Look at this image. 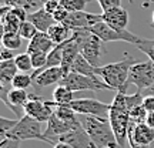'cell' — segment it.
<instances>
[{"instance_id":"cell-25","label":"cell","mask_w":154,"mask_h":148,"mask_svg":"<svg viewBox=\"0 0 154 148\" xmlns=\"http://www.w3.org/2000/svg\"><path fill=\"white\" fill-rule=\"evenodd\" d=\"M73 91L63 84H57L53 90V101L56 105H67L73 101Z\"/></svg>"},{"instance_id":"cell-7","label":"cell","mask_w":154,"mask_h":148,"mask_svg":"<svg viewBox=\"0 0 154 148\" xmlns=\"http://www.w3.org/2000/svg\"><path fill=\"white\" fill-rule=\"evenodd\" d=\"M91 33H94L97 37L103 40V43H110V41H126V43H131L134 46H137L138 43L143 41V38L138 37L137 34L131 33L128 30L124 32H117L114 29H111L107 23L100 22L97 24H94L93 27L88 29Z\"/></svg>"},{"instance_id":"cell-24","label":"cell","mask_w":154,"mask_h":148,"mask_svg":"<svg viewBox=\"0 0 154 148\" xmlns=\"http://www.w3.org/2000/svg\"><path fill=\"white\" fill-rule=\"evenodd\" d=\"M17 71H19V68H17L14 60L2 61L0 63V83L2 84H11Z\"/></svg>"},{"instance_id":"cell-1","label":"cell","mask_w":154,"mask_h":148,"mask_svg":"<svg viewBox=\"0 0 154 148\" xmlns=\"http://www.w3.org/2000/svg\"><path fill=\"white\" fill-rule=\"evenodd\" d=\"M143 91L138 90L133 95H127L126 93L117 91L114 100L111 103L110 113H109V121L117 138V143L123 148H126V143H128V128L131 124L130 120V111L136 105L143 104Z\"/></svg>"},{"instance_id":"cell-12","label":"cell","mask_w":154,"mask_h":148,"mask_svg":"<svg viewBox=\"0 0 154 148\" xmlns=\"http://www.w3.org/2000/svg\"><path fill=\"white\" fill-rule=\"evenodd\" d=\"M103 22V14H94V13H88V11H74L70 13L67 20L63 24L67 26L72 32L74 30H84V29L93 27L94 24Z\"/></svg>"},{"instance_id":"cell-38","label":"cell","mask_w":154,"mask_h":148,"mask_svg":"<svg viewBox=\"0 0 154 148\" xmlns=\"http://www.w3.org/2000/svg\"><path fill=\"white\" fill-rule=\"evenodd\" d=\"M59 6H60V2H59V0H47V2H44L43 9L47 11V13L53 14V13L59 9Z\"/></svg>"},{"instance_id":"cell-43","label":"cell","mask_w":154,"mask_h":148,"mask_svg":"<svg viewBox=\"0 0 154 148\" xmlns=\"http://www.w3.org/2000/svg\"><path fill=\"white\" fill-rule=\"evenodd\" d=\"M53 148H73L72 145H69V144H66V143H56L54 145H53Z\"/></svg>"},{"instance_id":"cell-29","label":"cell","mask_w":154,"mask_h":148,"mask_svg":"<svg viewBox=\"0 0 154 148\" xmlns=\"http://www.w3.org/2000/svg\"><path fill=\"white\" fill-rule=\"evenodd\" d=\"M33 84V77L27 73H17L16 77L11 81V87L17 90H27Z\"/></svg>"},{"instance_id":"cell-41","label":"cell","mask_w":154,"mask_h":148,"mask_svg":"<svg viewBox=\"0 0 154 148\" xmlns=\"http://www.w3.org/2000/svg\"><path fill=\"white\" fill-rule=\"evenodd\" d=\"M0 148H20V141L6 138V140H2V145H0Z\"/></svg>"},{"instance_id":"cell-27","label":"cell","mask_w":154,"mask_h":148,"mask_svg":"<svg viewBox=\"0 0 154 148\" xmlns=\"http://www.w3.org/2000/svg\"><path fill=\"white\" fill-rule=\"evenodd\" d=\"M61 63H63V43L54 46V49L47 54V63H46L44 70L51 68V67H61Z\"/></svg>"},{"instance_id":"cell-36","label":"cell","mask_w":154,"mask_h":148,"mask_svg":"<svg viewBox=\"0 0 154 148\" xmlns=\"http://www.w3.org/2000/svg\"><path fill=\"white\" fill-rule=\"evenodd\" d=\"M69 11L64 9V7H61V6H59V9L53 13V19H54L56 23H64L67 20V17H69Z\"/></svg>"},{"instance_id":"cell-39","label":"cell","mask_w":154,"mask_h":148,"mask_svg":"<svg viewBox=\"0 0 154 148\" xmlns=\"http://www.w3.org/2000/svg\"><path fill=\"white\" fill-rule=\"evenodd\" d=\"M143 105L147 110V113H154V95L153 94H147L143 98Z\"/></svg>"},{"instance_id":"cell-13","label":"cell","mask_w":154,"mask_h":148,"mask_svg":"<svg viewBox=\"0 0 154 148\" xmlns=\"http://www.w3.org/2000/svg\"><path fill=\"white\" fill-rule=\"evenodd\" d=\"M80 125V122L77 124H70L66 121H61L60 118H57L53 113V115L50 117V120L47 121V127H46V131H44V141L46 143L54 145L59 141V137L69 132L70 130H73L74 127Z\"/></svg>"},{"instance_id":"cell-4","label":"cell","mask_w":154,"mask_h":148,"mask_svg":"<svg viewBox=\"0 0 154 148\" xmlns=\"http://www.w3.org/2000/svg\"><path fill=\"white\" fill-rule=\"evenodd\" d=\"M76 38V41L80 46V53H82L88 63H91L94 67H101V59L104 53L103 47V40L97 37L94 33H91L88 29L84 30H74L72 34Z\"/></svg>"},{"instance_id":"cell-20","label":"cell","mask_w":154,"mask_h":148,"mask_svg":"<svg viewBox=\"0 0 154 148\" xmlns=\"http://www.w3.org/2000/svg\"><path fill=\"white\" fill-rule=\"evenodd\" d=\"M27 20L30 23H33L38 32H43V33H47V30H49V29L56 23L54 19H53V14L47 13L43 7H42L40 10H37V11L29 13Z\"/></svg>"},{"instance_id":"cell-16","label":"cell","mask_w":154,"mask_h":148,"mask_svg":"<svg viewBox=\"0 0 154 148\" xmlns=\"http://www.w3.org/2000/svg\"><path fill=\"white\" fill-rule=\"evenodd\" d=\"M103 22L107 23L111 29H114L117 32H124L127 30V24H128V11L123 9L121 6L119 7H113L110 10L103 11Z\"/></svg>"},{"instance_id":"cell-21","label":"cell","mask_w":154,"mask_h":148,"mask_svg":"<svg viewBox=\"0 0 154 148\" xmlns=\"http://www.w3.org/2000/svg\"><path fill=\"white\" fill-rule=\"evenodd\" d=\"M72 34H73V32L67 27V26H64L63 23H54V24L47 30V36H49L50 40H51L56 46L67 41L69 38L72 37Z\"/></svg>"},{"instance_id":"cell-3","label":"cell","mask_w":154,"mask_h":148,"mask_svg":"<svg viewBox=\"0 0 154 148\" xmlns=\"http://www.w3.org/2000/svg\"><path fill=\"white\" fill-rule=\"evenodd\" d=\"M134 63H137V61L133 57H127V59H123L120 61L97 67L96 74L101 77L103 81L106 84H109L113 90H117L120 93H126L127 87H128L130 70H131Z\"/></svg>"},{"instance_id":"cell-5","label":"cell","mask_w":154,"mask_h":148,"mask_svg":"<svg viewBox=\"0 0 154 148\" xmlns=\"http://www.w3.org/2000/svg\"><path fill=\"white\" fill-rule=\"evenodd\" d=\"M42 124L43 122L24 114L17 121L14 128L7 132L6 138L16 140V141H26V140H42V141H44V131L42 128Z\"/></svg>"},{"instance_id":"cell-17","label":"cell","mask_w":154,"mask_h":148,"mask_svg":"<svg viewBox=\"0 0 154 148\" xmlns=\"http://www.w3.org/2000/svg\"><path fill=\"white\" fill-rule=\"evenodd\" d=\"M66 77V73L61 67H51L42 71L33 78L34 87H49L51 84H60V81Z\"/></svg>"},{"instance_id":"cell-33","label":"cell","mask_w":154,"mask_h":148,"mask_svg":"<svg viewBox=\"0 0 154 148\" xmlns=\"http://www.w3.org/2000/svg\"><path fill=\"white\" fill-rule=\"evenodd\" d=\"M38 33V30L36 29L33 23H30L29 20H26L24 23H22V26H20V30H19V34L22 36L24 40H32V38Z\"/></svg>"},{"instance_id":"cell-46","label":"cell","mask_w":154,"mask_h":148,"mask_svg":"<svg viewBox=\"0 0 154 148\" xmlns=\"http://www.w3.org/2000/svg\"><path fill=\"white\" fill-rule=\"evenodd\" d=\"M150 148H154V143H153V144H151V145H150Z\"/></svg>"},{"instance_id":"cell-45","label":"cell","mask_w":154,"mask_h":148,"mask_svg":"<svg viewBox=\"0 0 154 148\" xmlns=\"http://www.w3.org/2000/svg\"><path fill=\"white\" fill-rule=\"evenodd\" d=\"M151 20H153V24H154V11H153V17H151Z\"/></svg>"},{"instance_id":"cell-14","label":"cell","mask_w":154,"mask_h":148,"mask_svg":"<svg viewBox=\"0 0 154 148\" xmlns=\"http://www.w3.org/2000/svg\"><path fill=\"white\" fill-rule=\"evenodd\" d=\"M60 143H66L69 145H72L73 148H97V145L91 141V138L88 137V134L86 132V130L83 128V125L74 127L73 130H70L69 132L63 134L59 137ZM57 141V143H59Z\"/></svg>"},{"instance_id":"cell-15","label":"cell","mask_w":154,"mask_h":148,"mask_svg":"<svg viewBox=\"0 0 154 148\" xmlns=\"http://www.w3.org/2000/svg\"><path fill=\"white\" fill-rule=\"evenodd\" d=\"M29 13L19 7H11L10 11H7L5 16H2V24H3V33H19L22 23L27 20Z\"/></svg>"},{"instance_id":"cell-18","label":"cell","mask_w":154,"mask_h":148,"mask_svg":"<svg viewBox=\"0 0 154 148\" xmlns=\"http://www.w3.org/2000/svg\"><path fill=\"white\" fill-rule=\"evenodd\" d=\"M80 54V46L76 41V38L70 37L67 41L63 43V63H61V68L64 70L66 76L72 71V66L76 57Z\"/></svg>"},{"instance_id":"cell-40","label":"cell","mask_w":154,"mask_h":148,"mask_svg":"<svg viewBox=\"0 0 154 148\" xmlns=\"http://www.w3.org/2000/svg\"><path fill=\"white\" fill-rule=\"evenodd\" d=\"M14 53L13 50L6 49V47H2V51H0V60L2 61H9V60H14Z\"/></svg>"},{"instance_id":"cell-19","label":"cell","mask_w":154,"mask_h":148,"mask_svg":"<svg viewBox=\"0 0 154 148\" xmlns=\"http://www.w3.org/2000/svg\"><path fill=\"white\" fill-rule=\"evenodd\" d=\"M56 44L50 40L47 33L38 32L27 44V53L29 54H37V53H44L49 54L51 50L54 49Z\"/></svg>"},{"instance_id":"cell-9","label":"cell","mask_w":154,"mask_h":148,"mask_svg":"<svg viewBox=\"0 0 154 148\" xmlns=\"http://www.w3.org/2000/svg\"><path fill=\"white\" fill-rule=\"evenodd\" d=\"M54 101H47L37 94H30V98L24 105V114L40 122H47L54 113Z\"/></svg>"},{"instance_id":"cell-32","label":"cell","mask_w":154,"mask_h":148,"mask_svg":"<svg viewBox=\"0 0 154 148\" xmlns=\"http://www.w3.org/2000/svg\"><path fill=\"white\" fill-rule=\"evenodd\" d=\"M147 115H149L147 110L144 108L143 104H140V105H136V107L130 111V120H131V122H134V124H140V122H146Z\"/></svg>"},{"instance_id":"cell-8","label":"cell","mask_w":154,"mask_h":148,"mask_svg":"<svg viewBox=\"0 0 154 148\" xmlns=\"http://www.w3.org/2000/svg\"><path fill=\"white\" fill-rule=\"evenodd\" d=\"M134 84L137 90L144 91L154 84V63L151 60L134 63L128 76V86Z\"/></svg>"},{"instance_id":"cell-35","label":"cell","mask_w":154,"mask_h":148,"mask_svg":"<svg viewBox=\"0 0 154 148\" xmlns=\"http://www.w3.org/2000/svg\"><path fill=\"white\" fill-rule=\"evenodd\" d=\"M17 121L19 120H9V118H5V117H0V135L2 138L5 140L6 135H7V132L11 131L14 125L17 124Z\"/></svg>"},{"instance_id":"cell-10","label":"cell","mask_w":154,"mask_h":148,"mask_svg":"<svg viewBox=\"0 0 154 148\" xmlns=\"http://www.w3.org/2000/svg\"><path fill=\"white\" fill-rule=\"evenodd\" d=\"M70 107L77 114L91 115V117H99V118H109L111 104L101 103L96 98H80L73 100L70 103Z\"/></svg>"},{"instance_id":"cell-6","label":"cell","mask_w":154,"mask_h":148,"mask_svg":"<svg viewBox=\"0 0 154 148\" xmlns=\"http://www.w3.org/2000/svg\"><path fill=\"white\" fill-rule=\"evenodd\" d=\"M60 84L66 86L72 90L73 93L76 91H106V90H113V88L106 84L103 80H99V77H88L77 73H69Z\"/></svg>"},{"instance_id":"cell-26","label":"cell","mask_w":154,"mask_h":148,"mask_svg":"<svg viewBox=\"0 0 154 148\" xmlns=\"http://www.w3.org/2000/svg\"><path fill=\"white\" fill-rule=\"evenodd\" d=\"M54 115L57 118H60L61 121H66V122H70V124H77L80 122L79 120V114L73 110L70 104L67 105H56L54 107Z\"/></svg>"},{"instance_id":"cell-47","label":"cell","mask_w":154,"mask_h":148,"mask_svg":"<svg viewBox=\"0 0 154 148\" xmlns=\"http://www.w3.org/2000/svg\"><path fill=\"white\" fill-rule=\"evenodd\" d=\"M128 2H130V3H131V5H133V3H134V0H128Z\"/></svg>"},{"instance_id":"cell-28","label":"cell","mask_w":154,"mask_h":148,"mask_svg":"<svg viewBox=\"0 0 154 148\" xmlns=\"http://www.w3.org/2000/svg\"><path fill=\"white\" fill-rule=\"evenodd\" d=\"M22 36L19 33H3L2 36V44L3 47L10 50H17L22 47Z\"/></svg>"},{"instance_id":"cell-42","label":"cell","mask_w":154,"mask_h":148,"mask_svg":"<svg viewBox=\"0 0 154 148\" xmlns=\"http://www.w3.org/2000/svg\"><path fill=\"white\" fill-rule=\"evenodd\" d=\"M146 122H147V124H149V125L154 130V113H149V115H147V120H146Z\"/></svg>"},{"instance_id":"cell-44","label":"cell","mask_w":154,"mask_h":148,"mask_svg":"<svg viewBox=\"0 0 154 148\" xmlns=\"http://www.w3.org/2000/svg\"><path fill=\"white\" fill-rule=\"evenodd\" d=\"M146 91H147V94H153V95H154V84H153V86H151L150 88H147Z\"/></svg>"},{"instance_id":"cell-23","label":"cell","mask_w":154,"mask_h":148,"mask_svg":"<svg viewBox=\"0 0 154 148\" xmlns=\"http://www.w3.org/2000/svg\"><path fill=\"white\" fill-rule=\"evenodd\" d=\"M3 6H10V7H19L23 9L27 13H33L37 11L43 7L44 2L43 0H2Z\"/></svg>"},{"instance_id":"cell-31","label":"cell","mask_w":154,"mask_h":148,"mask_svg":"<svg viewBox=\"0 0 154 148\" xmlns=\"http://www.w3.org/2000/svg\"><path fill=\"white\" fill-rule=\"evenodd\" d=\"M59 2L61 7H64L69 13H74V11L84 10L90 0H59Z\"/></svg>"},{"instance_id":"cell-22","label":"cell","mask_w":154,"mask_h":148,"mask_svg":"<svg viewBox=\"0 0 154 148\" xmlns=\"http://www.w3.org/2000/svg\"><path fill=\"white\" fill-rule=\"evenodd\" d=\"M96 70H97V67H94L91 63H88L87 59H86L82 53L76 57V60H74V63H73V66H72L73 73L83 74V76H88V77H99L96 74Z\"/></svg>"},{"instance_id":"cell-11","label":"cell","mask_w":154,"mask_h":148,"mask_svg":"<svg viewBox=\"0 0 154 148\" xmlns=\"http://www.w3.org/2000/svg\"><path fill=\"white\" fill-rule=\"evenodd\" d=\"M128 145L130 148L150 147L154 143V130L147 122L130 124L128 128Z\"/></svg>"},{"instance_id":"cell-34","label":"cell","mask_w":154,"mask_h":148,"mask_svg":"<svg viewBox=\"0 0 154 148\" xmlns=\"http://www.w3.org/2000/svg\"><path fill=\"white\" fill-rule=\"evenodd\" d=\"M140 51H143L144 54L149 56V59L154 63V40H150V38H143L141 43H138L136 46Z\"/></svg>"},{"instance_id":"cell-37","label":"cell","mask_w":154,"mask_h":148,"mask_svg":"<svg viewBox=\"0 0 154 148\" xmlns=\"http://www.w3.org/2000/svg\"><path fill=\"white\" fill-rule=\"evenodd\" d=\"M99 6L101 7L103 11H107L113 9V7H119L121 6V0H97Z\"/></svg>"},{"instance_id":"cell-30","label":"cell","mask_w":154,"mask_h":148,"mask_svg":"<svg viewBox=\"0 0 154 148\" xmlns=\"http://www.w3.org/2000/svg\"><path fill=\"white\" fill-rule=\"evenodd\" d=\"M14 63H16L19 71L22 73H27L33 70V61H32V56L29 54L27 51L26 53H22V54H17L14 57Z\"/></svg>"},{"instance_id":"cell-2","label":"cell","mask_w":154,"mask_h":148,"mask_svg":"<svg viewBox=\"0 0 154 148\" xmlns=\"http://www.w3.org/2000/svg\"><path fill=\"white\" fill-rule=\"evenodd\" d=\"M79 120L88 134V137L91 138V141L97 145V148H123L117 143V138L114 135L109 118L79 114Z\"/></svg>"}]
</instances>
